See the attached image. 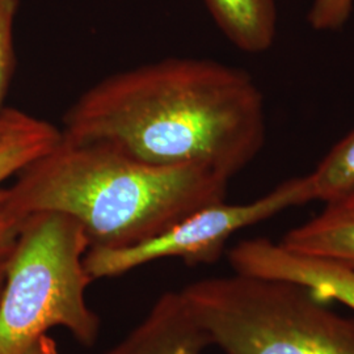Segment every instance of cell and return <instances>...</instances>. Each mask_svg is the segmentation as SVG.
Listing matches in <instances>:
<instances>
[{
    "instance_id": "1",
    "label": "cell",
    "mask_w": 354,
    "mask_h": 354,
    "mask_svg": "<svg viewBox=\"0 0 354 354\" xmlns=\"http://www.w3.org/2000/svg\"><path fill=\"white\" fill-rule=\"evenodd\" d=\"M61 133L150 165H203L231 178L266 145V99L241 67L169 57L99 80L66 111Z\"/></svg>"
},
{
    "instance_id": "2",
    "label": "cell",
    "mask_w": 354,
    "mask_h": 354,
    "mask_svg": "<svg viewBox=\"0 0 354 354\" xmlns=\"http://www.w3.org/2000/svg\"><path fill=\"white\" fill-rule=\"evenodd\" d=\"M230 178L203 165H155L112 146L64 138L6 188L1 210L19 218L59 213L89 248H127L226 201Z\"/></svg>"
},
{
    "instance_id": "3",
    "label": "cell",
    "mask_w": 354,
    "mask_h": 354,
    "mask_svg": "<svg viewBox=\"0 0 354 354\" xmlns=\"http://www.w3.org/2000/svg\"><path fill=\"white\" fill-rule=\"evenodd\" d=\"M180 292L225 354H354V317L337 314L304 285L234 273Z\"/></svg>"
},
{
    "instance_id": "4",
    "label": "cell",
    "mask_w": 354,
    "mask_h": 354,
    "mask_svg": "<svg viewBox=\"0 0 354 354\" xmlns=\"http://www.w3.org/2000/svg\"><path fill=\"white\" fill-rule=\"evenodd\" d=\"M88 250L84 230L67 215L23 219L0 294V354H24L55 327L84 346L96 342L102 323L86 298L93 281L84 266Z\"/></svg>"
},
{
    "instance_id": "5",
    "label": "cell",
    "mask_w": 354,
    "mask_h": 354,
    "mask_svg": "<svg viewBox=\"0 0 354 354\" xmlns=\"http://www.w3.org/2000/svg\"><path fill=\"white\" fill-rule=\"evenodd\" d=\"M314 201L308 177H294L247 203H214L188 215L150 241L127 248L91 247L84 266L91 279L118 277L162 259H180L189 266L215 263L228 239L244 228L290 207Z\"/></svg>"
},
{
    "instance_id": "6",
    "label": "cell",
    "mask_w": 354,
    "mask_h": 354,
    "mask_svg": "<svg viewBox=\"0 0 354 354\" xmlns=\"http://www.w3.org/2000/svg\"><path fill=\"white\" fill-rule=\"evenodd\" d=\"M235 273L291 281L323 302H339L354 313V273L327 259L294 252L266 238L241 241L228 251Z\"/></svg>"
},
{
    "instance_id": "7",
    "label": "cell",
    "mask_w": 354,
    "mask_h": 354,
    "mask_svg": "<svg viewBox=\"0 0 354 354\" xmlns=\"http://www.w3.org/2000/svg\"><path fill=\"white\" fill-rule=\"evenodd\" d=\"M210 340L180 291H167L106 354H203Z\"/></svg>"
},
{
    "instance_id": "8",
    "label": "cell",
    "mask_w": 354,
    "mask_h": 354,
    "mask_svg": "<svg viewBox=\"0 0 354 354\" xmlns=\"http://www.w3.org/2000/svg\"><path fill=\"white\" fill-rule=\"evenodd\" d=\"M294 252L327 259L354 273V192L335 201L279 241Z\"/></svg>"
},
{
    "instance_id": "9",
    "label": "cell",
    "mask_w": 354,
    "mask_h": 354,
    "mask_svg": "<svg viewBox=\"0 0 354 354\" xmlns=\"http://www.w3.org/2000/svg\"><path fill=\"white\" fill-rule=\"evenodd\" d=\"M61 129L49 121L4 108L0 125V212L4 184L51 150L61 140Z\"/></svg>"
},
{
    "instance_id": "10",
    "label": "cell",
    "mask_w": 354,
    "mask_h": 354,
    "mask_svg": "<svg viewBox=\"0 0 354 354\" xmlns=\"http://www.w3.org/2000/svg\"><path fill=\"white\" fill-rule=\"evenodd\" d=\"M216 26L239 50L261 54L277 36L276 0H203Z\"/></svg>"
},
{
    "instance_id": "11",
    "label": "cell",
    "mask_w": 354,
    "mask_h": 354,
    "mask_svg": "<svg viewBox=\"0 0 354 354\" xmlns=\"http://www.w3.org/2000/svg\"><path fill=\"white\" fill-rule=\"evenodd\" d=\"M307 177L314 201L330 203L354 192V127Z\"/></svg>"
},
{
    "instance_id": "12",
    "label": "cell",
    "mask_w": 354,
    "mask_h": 354,
    "mask_svg": "<svg viewBox=\"0 0 354 354\" xmlns=\"http://www.w3.org/2000/svg\"><path fill=\"white\" fill-rule=\"evenodd\" d=\"M19 6V0H0V113L15 71L13 29Z\"/></svg>"
},
{
    "instance_id": "13",
    "label": "cell",
    "mask_w": 354,
    "mask_h": 354,
    "mask_svg": "<svg viewBox=\"0 0 354 354\" xmlns=\"http://www.w3.org/2000/svg\"><path fill=\"white\" fill-rule=\"evenodd\" d=\"M353 3L354 0H314L307 20L315 30H339L349 20Z\"/></svg>"
},
{
    "instance_id": "14",
    "label": "cell",
    "mask_w": 354,
    "mask_h": 354,
    "mask_svg": "<svg viewBox=\"0 0 354 354\" xmlns=\"http://www.w3.org/2000/svg\"><path fill=\"white\" fill-rule=\"evenodd\" d=\"M21 222L23 218L3 210L0 212V254H6L11 251Z\"/></svg>"
},
{
    "instance_id": "15",
    "label": "cell",
    "mask_w": 354,
    "mask_h": 354,
    "mask_svg": "<svg viewBox=\"0 0 354 354\" xmlns=\"http://www.w3.org/2000/svg\"><path fill=\"white\" fill-rule=\"evenodd\" d=\"M24 354H59V352L55 340L51 339L49 335H45L30 345Z\"/></svg>"
},
{
    "instance_id": "16",
    "label": "cell",
    "mask_w": 354,
    "mask_h": 354,
    "mask_svg": "<svg viewBox=\"0 0 354 354\" xmlns=\"http://www.w3.org/2000/svg\"><path fill=\"white\" fill-rule=\"evenodd\" d=\"M8 254H0V294H1V289L4 285V279H6V269H7V260H8Z\"/></svg>"
},
{
    "instance_id": "17",
    "label": "cell",
    "mask_w": 354,
    "mask_h": 354,
    "mask_svg": "<svg viewBox=\"0 0 354 354\" xmlns=\"http://www.w3.org/2000/svg\"><path fill=\"white\" fill-rule=\"evenodd\" d=\"M3 113V112H1ZM1 113H0V125H1Z\"/></svg>"
}]
</instances>
